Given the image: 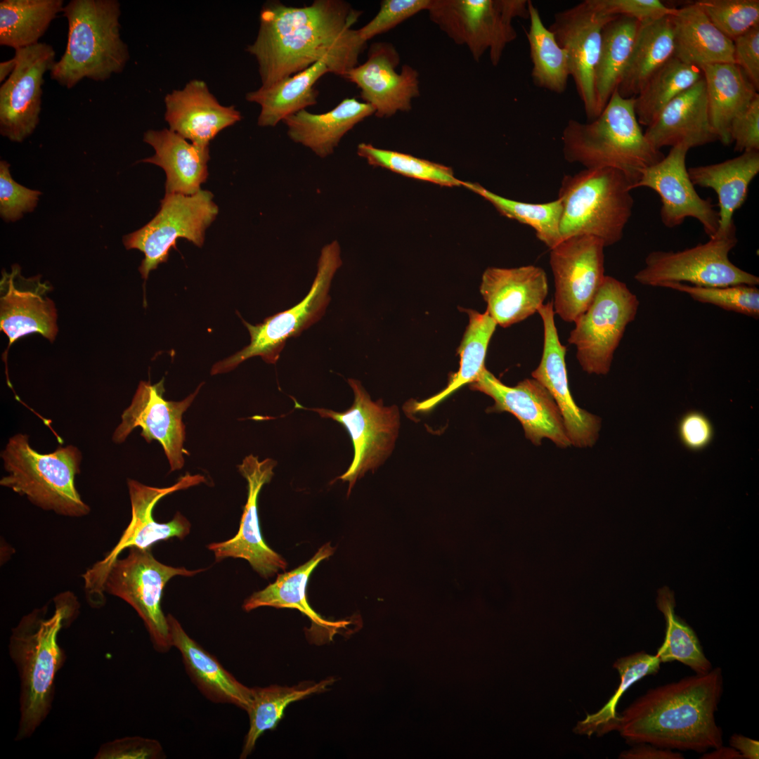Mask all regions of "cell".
Masks as SVG:
<instances>
[{
	"label": "cell",
	"instance_id": "e575fe53",
	"mask_svg": "<svg viewBox=\"0 0 759 759\" xmlns=\"http://www.w3.org/2000/svg\"><path fill=\"white\" fill-rule=\"evenodd\" d=\"M334 548L328 543L322 546L307 562L292 571L279 574L275 581L246 599L242 608L250 611L261 606L295 609L306 615L312 625L327 634L329 637L338 629L345 627L346 621H330L317 614L307 602L306 589L311 573L318 564L330 557Z\"/></svg>",
	"mask_w": 759,
	"mask_h": 759
},
{
	"label": "cell",
	"instance_id": "b9f144b4",
	"mask_svg": "<svg viewBox=\"0 0 759 759\" xmlns=\"http://www.w3.org/2000/svg\"><path fill=\"white\" fill-rule=\"evenodd\" d=\"M334 681L335 680L330 677L318 683L292 687L271 685L252 688L251 702L247 710L249 727L240 758H245L251 753L257 739L265 731L273 729L277 726L288 705L313 694L325 691Z\"/></svg>",
	"mask_w": 759,
	"mask_h": 759
},
{
	"label": "cell",
	"instance_id": "1f68e13d",
	"mask_svg": "<svg viewBox=\"0 0 759 759\" xmlns=\"http://www.w3.org/2000/svg\"><path fill=\"white\" fill-rule=\"evenodd\" d=\"M674 56L699 68L716 63H734V43L722 34L695 3L676 8L670 15Z\"/></svg>",
	"mask_w": 759,
	"mask_h": 759
},
{
	"label": "cell",
	"instance_id": "7a4b0ae2",
	"mask_svg": "<svg viewBox=\"0 0 759 759\" xmlns=\"http://www.w3.org/2000/svg\"><path fill=\"white\" fill-rule=\"evenodd\" d=\"M723 689L719 667L649 689L618 715L614 731L630 745L703 753L723 744L715 717Z\"/></svg>",
	"mask_w": 759,
	"mask_h": 759
},
{
	"label": "cell",
	"instance_id": "6da1fadb",
	"mask_svg": "<svg viewBox=\"0 0 759 759\" xmlns=\"http://www.w3.org/2000/svg\"><path fill=\"white\" fill-rule=\"evenodd\" d=\"M362 11L344 0H315L294 7L265 3L257 37L246 51L258 64L261 86L301 72L323 60L330 72L345 77L358 65L367 41L352 28Z\"/></svg>",
	"mask_w": 759,
	"mask_h": 759
},
{
	"label": "cell",
	"instance_id": "ac0fdd59",
	"mask_svg": "<svg viewBox=\"0 0 759 759\" xmlns=\"http://www.w3.org/2000/svg\"><path fill=\"white\" fill-rule=\"evenodd\" d=\"M615 16L601 11L593 0H585L555 13L549 27L557 43L567 51L570 77L589 120L599 115L595 91V73L602 32L604 26Z\"/></svg>",
	"mask_w": 759,
	"mask_h": 759
},
{
	"label": "cell",
	"instance_id": "816d5d0a",
	"mask_svg": "<svg viewBox=\"0 0 759 759\" xmlns=\"http://www.w3.org/2000/svg\"><path fill=\"white\" fill-rule=\"evenodd\" d=\"M431 0H383L378 13L364 26L358 29L360 37L368 41L385 33L422 11H427Z\"/></svg>",
	"mask_w": 759,
	"mask_h": 759
},
{
	"label": "cell",
	"instance_id": "4316f807",
	"mask_svg": "<svg viewBox=\"0 0 759 759\" xmlns=\"http://www.w3.org/2000/svg\"><path fill=\"white\" fill-rule=\"evenodd\" d=\"M164 105L169 129L200 147H209L221 131L242 119L234 105H221L207 83L200 79H193L183 89L168 93Z\"/></svg>",
	"mask_w": 759,
	"mask_h": 759
},
{
	"label": "cell",
	"instance_id": "8d00e7d4",
	"mask_svg": "<svg viewBox=\"0 0 759 759\" xmlns=\"http://www.w3.org/2000/svg\"><path fill=\"white\" fill-rule=\"evenodd\" d=\"M674 56L673 30L670 15L640 23L617 91L623 98L635 97L650 77Z\"/></svg>",
	"mask_w": 759,
	"mask_h": 759
},
{
	"label": "cell",
	"instance_id": "94428289",
	"mask_svg": "<svg viewBox=\"0 0 759 759\" xmlns=\"http://www.w3.org/2000/svg\"><path fill=\"white\" fill-rule=\"evenodd\" d=\"M701 759H743L740 753L730 746H720L713 748L711 752H704Z\"/></svg>",
	"mask_w": 759,
	"mask_h": 759
},
{
	"label": "cell",
	"instance_id": "f907efd6",
	"mask_svg": "<svg viewBox=\"0 0 759 759\" xmlns=\"http://www.w3.org/2000/svg\"><path fill=\"white\" fill-rule=\"evenodd\" d=\"M9 168L6 161L0 162V214L6 221H15L34 210L41 193L15 181Z\"/></svg>",
	"mask_w": 759,
	"mask_h": 759
},
{
	"label": "cell",
	"instance_id": "44dd1931",
	"mask_svg": "<svg viewBox=\"0 0 759 759\" xmlns=\"http://www.w3.org/2000/svg\"><path fill=\"white\" fill-rule=\"evenodd\" d=\"M689 150L684 145L672 147L661 160L642 171L633 189L645 187L658 194L661 202V219L665 226L675 228L691 217L702 225L711 238L718 228V212L709 198H702L694 188L686 167Z\"/></svg>",
	"mask_w": 759,
	"mask_h": 759
},
{
	"label": "cell",
	"instance_id": "30bf717a",
	"mask_svg": "<svg viewBox=\"0 0 759 759\" xmlns=\"http://www.w3.org/2000/svg\"><path fill=\"white\" fill-rule=\"evenodd\" d=\"M737 242L734 225L690 248L651 252L645 258L644 266L634 278L641 285L650 287H661L666 283H688L700 287L757 286L759 278L739 268L729 258Z\"/></svg>",
	"mask_w": 759,
	"mask_h": 759
},
{
	"label": "cell",
	"instance_id": "6125c7cd",
	"mask_svg": "<svg viewBox=\"0 0 759 759\" xmlns=\"http://www.w3.org/2000/svg\"><path fill=\"white\" fill-rule=\"evenodd\" d=\"M17 65V60L15 56L7 60L1 62L0 63V82H5L7 78L12 74Z\"/></svg>",
	"mask_w": 759,
	"mask_h": 759
},
{
	"label": "cell",
	"instance_id": "11a10c76",
	"mask_svg": "<svg viewBox=\"0 0 759 759\" xmlns=\"http://www.w3.org/2000/svg\"><path fill=\"white\" fill-rule=\"evenodd\" d=\"M730 138L737 152L759 150V94L732 120Z\"/></svg>",
	"mask_w": 759,
	"mask_h": 759
},
{
	"label": "cell",
	"instance_id": "91938a15",
	"mask_svg": "<svg viewBox=\"0 0 759 759\" xmlns=\"http://www.w3.org/2000/svg\"><path fill=\"white\" fill-rule=\"evenodd\" d=\"M729 745L740 753L743 759H758L759 758L758 741L735 733L729 739Z\"/></svg>",
	"mask_w": 759,
	"mask_h": 759
},
{
	"label": "cell",
	"instance_id": "484cf974",
	"mask_svg": "<svg viewBox=\"0 0 759 759\" xmlns=\"http://www.w3.org/2000/svg\"><path fill=\"white\" fill-rule=\"evenodd\" d=\"M480 292L489 316L506 327L538 312L547 295L548 282L538 266L490 267L483 273Z\"/></svg>",
	"mask_w": 759,
	"mask_h": 759
},
{
	"label": "cell",
	"instance_id": "d6a6232c",
	"mask_svg": "<svg viewBox=\"0 0 759 759\" xmlns=\"http://www.w3.org/2000/svg\"><path fill=\"white\" fill-rule=\"evenodd\" d=\"M687 171L694 186L711 188L717 194L719 226L716 233H722L735 225L734 214L745 202L749 185L759 172V152H743L721 162L689 167Z\"/></svg>",
	"mask_w": 759,
	"mask_h": 759
},
{
	"label": "cell",
	"instance_id": "60d3db41",
	"mask_svg": "<svg viewBox=\"0 0 759 759\" xmlns=\"http://www.w3.org/2000/svg\"><path fill=\"white\" fill-rule=\"evenodd\" d=\"M528 14L530 23L526 37L533 65V82L537 87L562 93L570 77L567 51L559 46L554 34L545 26L531 1H528Z\"/></svg>",
	"mask_w": 759,
	"mask_h": 759
},
{
	"label": "cell",
	"instance_id": "681fc988",
	"mask_svg": "<svg viewBox=\"0 0 759 759\" xmlns=\"http://www.w3.org/2000/svg\"><path fill=\"white\" fill-rule=\"evenodd\" d=\"M694 2L709 20L732 41L759 25L758 0H699Z\"/></svg>",
	"mask_w": 759,
	"mask_h": 759
},
{
	"label": "cell",
	"instance_id": "d6986e66",
	"mask_svg": "<svg viewBox=\"0 0 759 759\" xmlns=\"http://www.w3.org/2000/svg\"><path fill=\"white\" fill-rule=\"evenodd\" d=\"M17 65L0 87V133L20 143L39 122L44 76L55 63L52 46L39 42L15 50Z\"/></svg>",
	"mask_w": 759,
	"mask_h": 759
},
{
	"label": "cell",
	"instance_id": "f5cc1de1",
	"mask_svg": "<svg viewBox=\"0 0 759 759\" xmlns=\"http://www.w3.org/2000/svg\"><path fill=\"white\" fill-rule=\"evenodd\" d=\"M165 754L160 743L153 739L126 737L101 745L95 759H161Z\"/></svg>",
	"mask_w": 759,
	"mask_h": 759
},
{
	"label": "cell",
	"instance_id": "7c38bea8",
	"mask_svg": "<svg viewBox=\"0 0 759 759\" xmlns=\"http://www.w3.org/2000/svg\"><path fill=\"white\" fill-rule=\"evenodd\" d=\"M127 557L117 558L103 583V592L128 603L143 621L154 649L162 653L172 646L166 616L162 609L163 589L173 577L193 576L204 569L189 570L160 562L150 549L130 547Z\"/></svg>",
	"mask_w": 759,
	"mask_h": 759
},
{
	"label": "cell",
	"instance_id": "83f0119b",
	"mask_svg": "<svg viewBox=\"0 0 759 759\" xmlns=\"http://www.w3.org/2000/svg\"><path fill=\"white\" fill-rule=\"evenodd\" d=\"M644 133L660 150L677 145L690 149L718 140L710 122L703 77L671 100Z\"/></svg>",
	"mask_w": 759,
	"mask_h": 759
},
{
	"label": "cell",
	"instance_id": "5b68a950",
	"mask_svg": "<svg viewBox=\"0 0 759 759\" xmlns=\"http://www.w3.org/2000/svg\"><path fill=\"white\" fill-rule=\"evenodd\" d=\"M68 23L65 50L50 70L52 79L72 89L87 78L104 82L121 73L129 59L122 39L117 0H72L63 9Z\"/></svg>",
	"mask_w": 759,
	"mask_h": 759
},
{
	"label": "cell",
	"instance_id": "ffe728a7",
	"mask_svg": "<svg viewBox=\"0 0 759 759\" xmlns=\"http://www.w3.org/2000/svg\"><path fill=\"white\" fill-rule=\"evenodd\" d=\"M470 387L494 400L489 412L506 411L514 415L521 423L525 436L534 445H540L544 438L561 448L571 444L556 402L536 379H525L515 387H509L485 367Z\"/></svg>",
	"mask_w": 759,
	"mask_h": 759
},
{
	"label": "cell",
	"instance_id": "7dc6e473",
	"mask_svg": "<svg viewBox=\"0 0 759 759\" xmlns=\"http://www.w3.org/2000/svg\"><path fill=\"white\" fill-rule=\"evenodd\" d=\"M357 154L372 166L382 167L407 177L443 186H459L464 183L454 176L450 167L409 154L379 148L365 143L358 145Z\"/></svg>",
	"mask_w": 759,
	"mask_h": 759
},
{
	"label": "cell",
	"instance_id": "db71d44e",
	"mask_svg": "<svg viewBox=\"0 0 759 759\" xmlns=\"http://www.w3.org/2000/svg\"><path fill=\"white\" fill-rule=\"evenodd\" d=\"M595 6L609 15H625L640 23L672 15L676 8L666 6L659 0H593Z\"/></svg>",
	"mask_w": 759,
	"mask_h": 759
},
{
	"label": "cell",
	"instance_id": "cb8c5ba5",
	"mask_svg": "<svg viewBox=\"0 0 759 759\" xmlns=\"http://www.w3.org/2000/svg\"><path fill=\"white\" fill-rule=\"evenodd\" d=\"M41 275L25 278L19 265L3 270L0 280V330L8 338L4 360L11 345L30 334L39 333L53 342L57 335V311L48 297L52 285Z\"/></svg>",
	"mask_w": 759,
	"mask_h": 759
},
{
	"label": "cell",
	"instance_id": "74e56055",
	"mask_svg": "<svg viewBox=\"0 0 759 759\" xmlns=\"http://www.w3.org/2000/svg\"><path fill=\"white\" fill-rule=\"evenodd\" d=\"M640 22L616 15L603 27L598 63L595 73V91L600 114L617 89L628 64Z\"/></svg>",
	"mask_w": 759,
	"mask_h": 759
},
{
	"label": "cell",
	"instance_id": "9a60e30c",
	"mask_svg": "<svg viewBox=\"0 0 759 759\" xmlns=\"http://www.w3.org/2000/svg\"><path fill=\"white\" fill-rule=\"evenodd\" d=\"M213 194L200 190L192 195L165 194L154 218L140 229L123 237L126 249L144 254L138 271L147 280L151 271L167 261L171 247L179 238L202 247L207 228L216 219L219 209Z\"/></svg>",
	"mask_w": 759,
	"mask_h": 759
},
{
	"label": "cell",
	"instance_id": "836d02e7",
	"mask_svg": "<svg viewBox=\"0 0 759 759\" xmlns=\"http://www.w3.org/2000/svg\"><path fill=\"white\" fill-rule=\"evenodd\" d=\"M705 81L711 124L723 145L732 143L730 125L758 94L744 71L734 63L701 67Z\"/></svg>",
	"mask_w": 759,
	"mask_h": 759
},
{
	"label": "cell",
	"instance_id": "f546056e",
	"mask_svg": "<svg viewBox=\"0 0 759 759\" xmlns=\"http://www.w3.org/2000/svg\"><path fill=\"white\" fill-rule=\"evenodd\" d=\"M143 141L155 154L141 160L162 168L166 174L165 194L192 195L199 192L207 179L209 147H200L171 131L148 130Z\"/></svg>",
	"mask_w": 759,
	"mask_h": 759
},
{
	"label": "cell",
	"instance_id": "f35d334b",
	"mask_svg": "<svg viewBox=\"0 0 759 759\" xmlns=\"http://www.w3.org/2000/svg\"><path fill=\"white\" fill-rule=\"evenodd\" d=\"M469 324L458 349L460 368L446 387L434 396L413 405L415 413H426L467 384L474 382L483 369L487 349L497 324L486 311L467 310Z\"/></svg>",
	"mask_w": 759,
	"mask_h": 759
},
{
	"label": "cell",
	"instance_id": "7bdbcfd3",
	"mask_svg": "<svg viewBox=\"0 0 759 759\" xmlns=\"http://www.w3.org/2000/svg\"><path fill=\"white\" fill-rule=\"evenodd\" d=\"M701 68L674 56L647 82L635 97V112L640 124L651 125L675 97L703 78Z\"/></svg>",
	"mask_w": 759,
	"mask_h": 759
},
{
	"label": "cell",
	"instance_id": "f1b7e54d",
	"mask_svg": "<svg viewBox=\"0 0 759 759\" xmlns=\"http://www.w3.org/2000/svg\"><path fill=\"white\" fill-rule=\"evenodd\" d=\"M167 620L172 646L179 651L188 675L201 693L209 701L233 704L247 711L252 688L240 683L192 639L175 617L169 614Z\"/></svg>",
	"mask_w": 759,
	"mask_h": 759
},
{
	"label": "cell",
	"instance_id": "6f0895ef",
	"mask_svg": "<svg viewBox=\"0 0 759 759\" xmlns=\"http://www.w3.org/2000/svg\"><path fill=\"white\" fill-rule=\"evenodd\" d=\"M734 63L759 89V25L733 40Z\"/></svg>",
	"mask_w": 759,
	"mask_h": 759
},
{
	"label": "cell",
	"instance_id": "ee69618b",
	"mask_svg": "<svg viewBox=\"0 0 759 759\" xmlns=\"http://www.w3.org/2000/svg\"><path fill=\"white\" fill-rule=\"evenodd\" d=\"M656 605L666 621L665 637L656 655L661 663L678 661L696 674H706L712 668L701 642L693 629L675 612L673 593L666 587L659 590Z\"/></svg>",
	"mask_w": 759,
	"mask_h": 759
},
{
	"label": "cell",
	"instance_id": "4fadbf2b",
	"mask_svg": "<svg viewBox=\"0 0 759 759\" xmlns=\"http://www.w3.org/2000/svg\"><path fill=\"white\" fill-rule=\"evenodd\" d=\"M639 305L637 297L624 283L605 275L568 338L577 349L576 358L584 371L597 375L609 372L614 353Z\"/></svg>",
	"mask_w": 759,
	"mask_h": 759
},
{
	"label": "cell",
	"instance_id": "277c9868",
	"mask_svg": "<svg viewBox=\"0 0 759 759\" xmlns=\"http://www.w3.org/2000/svg\"><path fill=\"white\" fill-rule=\"evenodd\" d=\"M562 152L570 163L585 169L612 168L623 172L633 186L642 171L664 155L642 131L635 112V97L616 89L601 113L583 123L569 119L562 134Z\"/></svg>",
	"mask_w": 759,
	"mask_h": 759
},
{
	"label": "cell",
	"instance_id": "d590c367",
	"mask_svg": "<svg viewBox=\"0 0 759 759\" xmlns=\"http://www.w3.org/2000/svg\"><path fill=\"white\" fill-rule=\"evenodd\" d=\"M328 72L326 63L320 60L270 86H261L247 93L245 99L261 108L258 125L275 126L287 117L316 105L319 92L315 84Z\"/></svg>",
	"mask_w": 759,
	"mask_h": 759
},
{
	"label": "cell",
	"instance_id": "3957f363",
	"mask_svg": "<svg viewBox=\"0 0 759 759\" xmlns=\"http://www.w3.org/2000/svg\"><path fill=\"white\" fill-rule=\"evenodd\" d=\"M77 610L72 599L58 598L50 616H46V606L35 609L23 616L12 630L8 653L20 685L15 741L32 737L51 709L56 677L66 660L58 637Z\"/></svg>",
	"mask_w": 759,
	"mask_h": 759
},
{
	"label": "cell",
	"instance_id": "680465c9",
	"mask_svg": "<svg viewBox=\"0 0 759 759\" xmlns=\"http://www.w3.org/2000/svg\"><path fill=\"white\" fill-rule=\"evenodd\" d=\"M632 747L623 751L619 758L622 759H683L684 755L680 752L668 748H663L649 743H638Z\"/></svg>",
	"mask_w": 759,
	"mask_h": 759
},
{
	"label": "cell",
	"instance_id": "4dcf8cb0",
	"mask_svg": "<svg viewBox=\"0 0 759 759\" xmlns=\"http://www.w3.org/2000/svg\"><path fill=\"white\" fill-rule=\"evenodd\" d=\"M372 115L375 109L370 104L356 98H346L327 112L315 114L304 109L283 122L292 141L324 158L333 153L349 131Z\"/></svg>",
	"mask_w": 759,
	"mask_h": 759
},
{
	"label": "cell",
	"instance_id": "2e32d148",
	"mask_svg": "<svg viewBox=\"0 0 759 759\" xmlns=\"http://www.w3.org/2000/svg\"><path fill=\"white\" fill-rule=\"evenodd\" d=\"M605 246L593 236L575 235L550 249V264L554 278V313L575 323L587 310L604 275Z\"/></svg>",
	"mask_w": 759,
	"mask_h": 759
},
{
	"label": "cell",
	"instance_id": "603a6c76",
	"mask_svg": "<svg viewBox=\"0 0 759 759\" xmlns=\"http://www.w3.org/2000/svg\"><path fill=\"white\" fill-rule=\"evenodd\" d=\"M276 465L277 462L272 458L259 460L258 456L251 454L238 465L239 472L247 482V500L238 531L228 540L207 545V548L214 552L216 561L228 557L244 559L264 578L273 576L279 570H285L287 567L286 561L263 539L258 515L259 493L262 487L271 481Z\"/></svg>",
	"mask_w": 759,
	"mask_h": 759
},
{
	"label": "cell",
	"instance_id": "ba28073f",
	"mask_svg": "<svg viewBox=\"0 0 759 759\" xmlns=\"http://www.w3.org/2000/svg\"><path fill=\"white\" fill-rule=\"evenodd\" d=\"M342 264L338 242L334 240L324 246L318 261L316 275L304 298L293 307L268 316L261 323L251 325L242 320L249 332V344L216 363L211 374L230 372L254 356H260L267 363L275 364L287 340L299 336L325 314L331 299L332 279Z\"/></svg>",
	"mask_w": 759,
	"mask_h": 759
},
{
	"label": "cell",
	"instance_id": "5bb4252c",
	"mask_svg": "<svg viewBox=\"0 0 759 759\" xmlns=\"http://www.w3.org/2000/svg\"><path fill=\"white\" fill-rule=\"evenodd\" d=\"M353 392L351 407L342 412L314 408H307L295 402V407L317 413L342 424L350 436L353 458L347 470L336 478L349 483V495L356 481L369 470L374 472L391 455L400 427L396 406H385L382 399L373 401L361 382L348 379Z\"/></svg>",
	"mask_w": 759,
	"mask_h": 759
},
{
	"label": "cell",
	"instance_id": "9f6ffc18",
	"mask_svg": "<svg viewBox=\"0 0 759 759\" xmlns=\"http://www.w3.org/2000/svg\"><path fill=\"white\" fill-rule=\"evenodd\" d=\"M677 435L682 444L688 450L699 451L713 441L714 429L710 420L703 413L689 410L677 423Z\"/></svg>",
	"mask_w": 759,
	"mask_h": 759
},
{
	"label": "cell",
	"instance_id": "ab89813d",
	"mask_svg": "<svg viewBox=\"0 0 759 759\" xmlns=\"http://www.w3.org/2000/svg\"><path fill=\"white\" fill-rule=\"evenodd\" d=\"M63 7V0L1 1L0 45L17 50L38 44Z\"/></svg>",
	"mask_w": 759,
	"mask_h": 759
},
{
	"label": "cell",
	"instance_id": "52a82bcc",
	"mask_svg": "<svg viewBox=\"0 0 759 759\" xmlns=\"http://www.w3.org/2000/svg\"><path fill=\"white\" fill-rule=\"evenodd\" d=\"M1 456L8 472L1 478V486L60 515L81 517L89 513L90 507L75 486L82 460L81 452L75 446L59 447L41 454L30 446L26 434H17L9 439Z\"/></svg>",
	"mask_w": 759,
	"mask_h": 759
},
{
	"label": "cell",
	"instance_id": "f6af8a7d",
	"mask_svg": "<svg viewBox=\"0 0 759 759\" xmlns=\"http://www.w3.org/2000/svg\"><path fill=\"white\" fill-rule=\"evenodd\" d=\"M661 661L656 654L644 651L621 657L614 663L620 676V683L614 695L597 712L588 714L574 727L576 734L590 737L593 734L604 735L614 731L618 718L617 703L622 695L635 682L643 677L656 674Z\"/></svg>",
	"mask_w": 759,
	"mask_h": 759
},
{
	"label": "cell",
	"instance_id": "8992f818",
	"mask_svg": "<svg viewBox=\"0 0 759 759\" xmlns=\"http://www.w3.org/2000/svg\"><path fill=\"white\" fill-rule=\"evenodd\" d=\"M631 186L623 172L612 168L566 175L558 193L562 241L580 235L601 240L605 247L620 241L632 212Z\"/></svg>",
	"mask_w": 759,
	"mask_h": 759
},
{
	"label": "cell",
	"instance_id": "c3c4849f",
	"mask_svg": "<svg viewBox=\"0 0 759 759\" xmlns=\"http://www.w3.org/2000/svg\"><path fill=\"white\" fill-rule=\"evenodd\" d=\"M660 287L673 289L689 295L694 300L755 319L759 318V290L754 285L700 287L681 283H666Z\"/></svg>",
	"mask_w": 759,
	"mask_h": 759
},
{
	"label": "cell",
	"instance_id": "d4e9b609",
	"mask_svg": "<svg viewBox=\"0 0 759 759\" xmlns=\"http://www.w3.org/2000/svg\"><path fill=\"white\" fill-rule=\"evenodd\" d=\"M538 313L543 323L544 343L540 362L532 377L547 389L556 402L571 444L592 446L598 438L600 418L580 408L571 394L565 361L566 349L559 341L552 302L543 304Z\"/></svg>",
	"mask_w": 759,
	"mask_h": 759
},
{
	"label": "cell",
	"instance_id": "9c48e42d",
	"mask_svg": "<svg viewBox=\"0 0 759 759\" xmlns=\"http://www.w3.org/2000/svg\"><path fill=\"white\" fill-rule=\"evenodd\" d=\"M427 11L450 39L468 48L475 61L488 51L493 66L517 37L513 20L529 16L528 0H431Z\"/></svg>",
	"mask_w": 759,
	"mask_h": 759
},
{
	"label": "cell",
	"instance_id": "bcb514c9",
	"mask_svg": "<svg viewBox=\"0 0 759 759\" xmlns=\"http://www.w3.org/2000/svg\"><path fill=\"white\" fill-rule=\"evenodd\" d=\"M465 187L488 201L503 216L531 227L537 238L550 249L562 242L559 223L562 212L557 198L545 203H529L505 198L481 185L464 182Z\"/></svg>",
	"mask_w": 759,
	"mask_h": 759
},
{
	"label": "cell",
	"instance_id": "e0dca14e",
	"mask_svg": "<svg viewBox=\"0 0 759 759\" xmlns=\"http://www.w3.org/2000/svg\"><path fill=\"white\" fill-rule=\"evenodd\" d=\"M203 384L183 400L172 401L163 397L164 379L155 384L149 381H141L130 406L122 414V422L113 434L112 441L121 443L134 429L141 427V435L148 443L156 440L162 445L170 471L181 469L184 465L186 452L183 414Z\"/></svg>",
	"mask_w": 759,
	"mask_h": 759
},
{
	"label": "cell",
	"instance_id": "7402d4cb",
	"mask_svg": "<svg viewBox=\"0 0 759 759\" xmlns=\"http://www.w3.org/2000/svg\"><path fill=\"white\" fill-rule=\"evenodd\" d=\"M399 63L400 55L392 44L373 43L366 61L350 70L344 77L358 86L361 98L374 108L377 117L410 111L413 100L420 96L418 72L406 64L398 72Z\"/></svg>",
	"mask_w": 759,
	"mask_h": 759
},
{
	"label": "cell",
	"instance_id": "8fae6325",
	"mask_svg": "<svg viewBox=\"0 0 759 759\" xmlns=\"http://www.w3.org/2000/svg\"><path fill=\"white\" fill-rule=\"evenodd\" d=\"M205 482L204 476L189 473L180 477L174 485L164 488L149 486L134 479H127L131 521L115 546L82 575L86 597L92 606L98 608L104 604L103 587L105 578L110 566L124 550L130 547L150 549L160 541L174 537L183 539L189 534L190 523L179 512L169 521L160 523L153 518V510L164 496Z\"/></svg>",
	"mask_w": 759,
	"mask_h": 759
}]
</instances>
